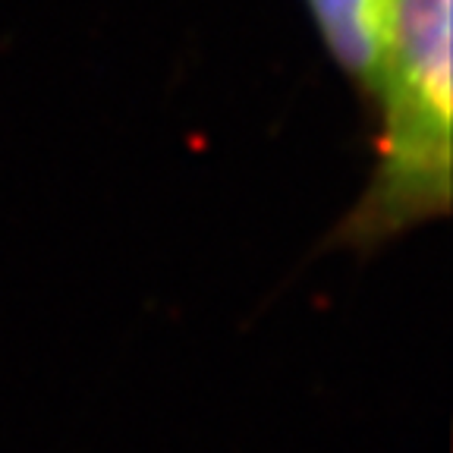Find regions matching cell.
Segmentation results:
<instances>
[{"instance_id":"6da1fadb","label":"cell","mask_w":453,"mask_h":453,"mask_svg":"<svg viewBox=\"0 0 453 453\" xmlns=\"http://www.w3.org/2000/svg\"><path fill=\"white\" fill-rule=\"evenodd\" d=\"M453 0H390L375 88V167L321 249L375 255L453 202Z\"/></svg>"},{"instance_id":"7a4b0ae2","label":"cell","mask_w":453,"mask_h":453,"mask_svg":"<svg viewBox=\"0 0 453 453\" xmlns=\"http://www.w3.org/2000/svg\"><path fill=\"white\" fill-rule=\"evenodd\" d=\"M390 0H305L321 44L362 101L375 88Z\"/></svg>"}]
</instances>
